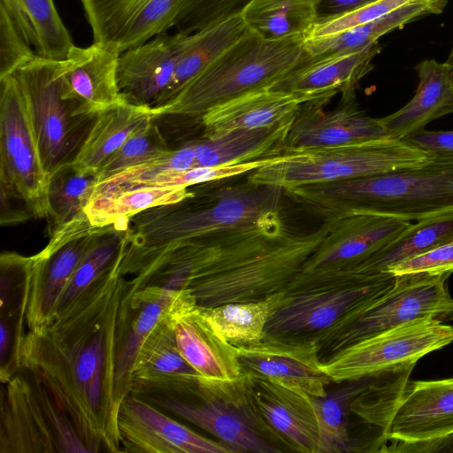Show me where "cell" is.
<instances>
[{"label":"cell","instance_id":"8d00e7d4","mask_svg":"<svg viewBox=\"0 0 453 453\" xmlns=\"http://www.w3.org/2000/svg\"><path fill=\"white\" fill-rule=\"evenodd\" d=\"M320 0H250L242 10L248 28L263 39H304L319 19Z\"/></svg>","mask_w":453,"mask_h":453},{"label":"cell","instance_id":"bcb514c9","mask_svg":"<svg viewBox=\"0 0 453 453\" xmlns=\"http://www.w3.org/2000/svg\"><path fill=\"white\" fill-rule=\"evenodd\" d=\"M35 55L7 12L0 7V79L12 74Z\"/></svg>","mask_w":453,"mask_h":453},{"label":"cell","instance_id":"b9f144b4","mask_svg":"<svg viewBox=\"0 0 453 453\" xmlns=\"http://www.w3.org/2000/svg\"><path fill=\"white\" fill-rule=\"evenodd\" d=\"M192 167H195V154L193 144L189 142L98 181L89 201L114 196L135 188H160L158 178L162 173Z\"/></svg>","mask_w":453,"mask_h":453},{"label":"cell","instance_id":"30bf717a","mask_svg":"<svg viewBox=\"0 0 453 453\" xmlns=\"http://www.w3.org/2000/svg\"><path fill=\"white\" fill-rule=\"evenodd\" d=\"M0 439L1 453L89 452L68 416L28 373L17 372L2 392Z\"/></svg>","mask_w":453,"mask_h":453},{"label":"cell","instance_id":"f35d334b","mask_svg":"<svg viewBox=\"0 0 453 453\" xmlns=\"http://www.w3.org/2000/svg\"><path fill=\"white\" fill-rule=\"evenodd\" d=\"M97 181V170H82L72 164L50 175L46 218L49 235L84 212Z\"/></svg>","mask_w":453,"mask_h":453},{"label":"cell","instance_id":"277c9868","mask_svg":"<svg viewBox=\"0 0 453 453\" xmlns=\"http://www.w3.org/2000/svg\"><path fill=\"white\" fill-rule=\"evenodd\" d=\"M257 231L230 246L187 286L199 306L250 302L284 293L327 233Z\"/></svg>","mask_w":453,"mask_h":453},{"label":"cell","instance_id":"74e56055","mask_svg":"<svg viewBox=\"0 0 453 453\" xmlns=\"http://www.w3.org/2000/svg\"><path fill=\"white\" fill-rule=\"evenodd\" d=\"M281 294L258 301L210 307L196 305L200 314L220 337L234 346L247 345L265 338L269 317Z\"/></svg>","mask_w":453,"mask_h":453},{"label":"cell","instance_id":"4316f807","mask_svg":"<svg viewBox=\"0 0 453 453\" xmlns=\"http://www.w3.org/2000/svg\"><path fill=\"white\" fill-rule=\"evenodd\" d=\"M250 376L260 411L291 451L318 453L319 426L309 395L269 379Z\"/></svg>","mask_w":453,"mask_h":453},{"label":"cell","instance_id":"5bb4252c","mask_svg":"<svg viewBox=\"0 0 453 453\" xmlns=\"http://www.w3.org/2000/svg\"><path fill=\"white\" fill-rule=\"evenodd\" d=\"M104 226H93L85 212L58 228L47 245L31 257L26 325L39 332L53 319L71 277Z\"/></svg>","mask_w":453,"mask_h":453},{"label":"cell","instance_id":"3957f363","mask_svg":"<svg viewBox=\"0 0 453 453\" xmlns=\"http://www.w3.org/2000/svg\"><path fill=\"white\" fill-rule=\"evenodd\" d=\"M285 194L325 219L370 213L417 222L453 211V154L382 174L296 187Z\"/></svg>","mask_w":453,"mask_h":453},{"label":"cell","instance_id":"2e32d148","mask_svg":"<svg viewBox=\"0 0 453 453\" xmlns=\"http://www.w3.org/2000/svg\"><path fill=\"white\" fill-rule=\"evenodd\" d=\"M394 282L395 276L385 273L359 283L284 292L269 317L265 336L318 334L332 326L357 302Z\"/></svg>","mask_w":453,"mask_h":453},{"label":"cell","instance_id":"f1b7e54d","mask_svg":"<svg viewBox=\"0 0 453 453\" xmlns=\"http://www.w3.org/2000/svg\"><path fill=\"white\" fill-rule=\"evenodd\" d=\"M380 50L377 42L359 50L310 58L271 88L303 93L337 91L341 100H355L360 81L372 70V60Z\"/></svg>","mask_w":453,"mask_h":453},{"label":"cell","instance_id":"5b68a950","mask_svg":"<svg viewBox=\"0 0 453 453\" xmlns=\"http://www.w3.org/2000/svg\"><path fill=\"white\" fill-rule=\"evenodd\" d=\"M304 39L269 41L250 29L191 80L166 104L150 108L155 119H201L211 109L246 94L271 88L310 57Z\"/></svg>","mask_w":453,"mask_h":453},{"label":"cell","instance_id":"ffe728a7","mask_svg":"<svg viewBox=\"0 0 453 453\" xmlns=\"http://www.w3.org/2000/svg\"><path fill=\"white\" fill-rule=\"evenodd\" d=\"M194 298L187 288L149 285L123 296L118 321L115 391L119 403L132 393L137 354L153 330L177 308Z\"/></svg>","mask_w":453,"mask_h":453},{"label":"cell","instance_id":"f907efd6","mask_svg":"<svg viewBox=\"0 0 453 453\" xmlns=\"http://www.w3.org/2000/svg\"><path fill=\"white\" fill-rule=\"evenodd\" d=\"M446 62L453 65V47L449 52V55L448 57V59L446 60Z\"/></svg>","mask_w":453,"mask_h":453},{"label":"cell","instance_id":"4fadbf2b","mask_svg":"<svg viewBox=\"0 0 453 453\" xmlns=\"http://www.w3.org/2000/svg\"><path fill=\"white\" fill-rule=\"evenodd\" d=\"M1 195L25 202L47 218V173L23 93L13 75L0 79Z\"/></svg>","mask_w":453,"mask_h":453},{"label":"cell","instance_id":"681fc988","mask_svg":"<svg viewBox=\"0 0 453 453\" xmlns=\"http://www.w3.org/2000/svg\"><path fill=\"white\" fill-rule=\"evenodd\" d=\"M377 1L379 0H320L319 19L344 14Z\"/></svg>","mask_w":453,"mask_h":453},{"label":"cell","instance_id":"484cf974","mask_svg":"<svg viewBox=\"0 0 453 453\" xmlns=\"http://www.w3.org/2000/svg\"><path fill=\"white\" fill-rule=\"evenodd\" d=\"M180 352L201 377L233 380L242 374L236 346L220 337L200 314L194 298L171 316Z\"/></svg>","mask_w":453,"mask_h":453},{"label":"cell","instance_id":"7402d4cb","mask_svg":"<svg viewBox=\"0 0 453 453\" xmlns=\"http://www.w3.org/2000/svg\"><path fill=\"white\" fill-rule=\"evenodd\" d=\"M172 314L153 330L141 347L132 372L131 395L185 398L201 377L179 350L171 323Z\"/></svg>","mask_w":453,"mask_h":453},{"label":"cell","instance_id":"ab89813d","mask_svg":"<svg viewBox=\"0 0 453 453\" xmlns=\"http://www.w3.org/2000/svg\"><path fill=\"white\" fill-rule=\"evenodd\" d=\"M194 195L192 188L153 187L122 192L114 196L89 201L84 212L98 227L131 219L149 209L174 203Z\"/></svg>","mask_w":453,"mask_h":453},{"label":"cell","instance_id":"603a6c76","mask_svg":"<svg viewBox=\"0 0 453 453\" xmlns=\"http://www.w3.org/2000/svg\"><path fill=\"white\" fill-rule=\"evenodd\" d=\"M187 35L164 33L120 53L117 78L126 102L154 104L173 79Z\"/></svg>","mask_w":453,"mask_h":453},{"label":"cell","instance_id":"9a60e30c","mask_svg":"<svg viewBox=\"0 0 453 453\" xmlns=\"http://www.w3.org/2000/svg\"><path fill=\"white\" fill-rule=\"evenodd\" d=\"M387 451H441L453 446V378L410 380L391 418Z\"/></svg>","mask_w":453,"mask_h":453},{"label":"cell","instance_id":"4dcf8cb0","mask_svg":"<svg viewBox=\"0 0 453 453\" xmlns=\"http://www.w3.org/2000/svg\"><path fill=\"white\" fill-rule=\"evenodd\" d=\"M238 13L188 35L173 79L150 108L170 102L191 80L214 62L248 30Z\"/></svg>","mask_w":453,"mask_h":453},{"label":"cell","instance_id":"cb8c5ba5","mask_svg":"<svg viewBox=\"0 0 453 453\" xmlns=\"http://www.w3.org/2000/svg\"><path fill=\"white\" fill-rule=\"evenodd\" d=\"M337 91L303 93L263 88L220 104L200 119L203 137L213 138L234 129H251L280 123L312 101H327Z\"/></svg>","mask_w":453,"mask_h":453},{"label":"cell","instance_id":"7bdbcfd3","mask_svg":"<svg viewBox=\"0 0 453 453\" xmlns=\"http://www.w3.org/2000/svg\"><path fill=\"white\" fill-rule=\"evenodd\" d=\"M170 150L156 123V119L152 118L135 130L97 169L98 181L130 166L163 155Z\"/></svg>","mask_w":453,"mask_h":453},{"label":"cell","instance_id":"d6a6232c","mask_svg":"<svg viewBox=\"0 0 453 453\" xmlns=\"http://www.w3.org/2000/svg\"><path fill=\"white\" fill-rule=\"evenodd\" d=\"M453 241V211L417 221L397 238L342 277L338 285L360 282L395 263Z\"/></svg>","mask_w":453,"mask_h":453},{"label":"cell","instance_id":"44dd1931","mask_svg":"<svg viewBox=\"0 0 453 453\" xmlns=\"http://www.w3.org/2000/svg\"><path fill=\"white\" fill-rule=\"evenodd\" d=\"M118 426L122 452L233 453L221 441L196 434L134 395L122 401Z\"/></svg>","mask_w":453,"mask_h":453},{"label":"cell","instance_id":"7dc6e473","mask_svg":"<svg viewBox=\"0 0 453 453\" xmlns=\"http://www.w3.org/2000/svg\"><path fill=\"white\" fill-rule=\"evenodd\" d=\"M385 273L393 276L414 273L450 275L453 273V241L391 265Z\"/></svg>","mask_w":453,"mask_h":453},{"label":"cell","instance_id":"8992f818","mask_svg":"<svg viewBox=\"0 0 453 453\" xmlns=\"http://www.w3.org/2000/svg\"><path fill=\"white\" fill-rule=\"evenodd\" d=\"M436 155L388 136L364 143L277 155L247 180L287 190L300 186L369 177L429 163Z\"/></svg>","mask_w":453,"mask_h":453},{"label":"cell","instance_id":"83f0119b","mask_svg":"<svg viewBox=\"0 0 453 453\" xmlns=\"http://www.w3.org/2000/svg\"><path fill=\"white\" fill-rule=\"evenodd\" d=\"M415 70L418 82L413 97L395 112L380 118L390 138L404 139L453 113V65L425 59Z\"/></svg>","mask_w":453,"mask_h":453},{"label":"cell","instance_id":"d4e9b609","mask_svg":"<svg viewBox=\"0 0 453 453\" xmlns=\"http://www.w3.org/2000/svg\"><path fill=\"white\" fill-rule=\"evenodd\" d=\"M119 55L116 49L99 42L85 48L73 45L62 60L64 96L79 102L88 115L125 102L117 78Z\"/></svg>","mask_w":453,"mask_h":453},{"label":"cell","instance_id":"f546056e","mask_svg":"<svg viewBox=\"0 0 453 453\" xmlns=\"http://www.w3.org/2000/svg\"><path fill=\"white\" fill-rule=\"evenodd\" d=\"M296 114L273 126L234 129L217 137L192 142L195 166L235 165L280 155Z\"/></svg>","mask_w":453,"mask_h":453},{"label":"cell","instance_id":"52a82bcc","mask_svg":"<svg viewBox=\"0 0 453 453\" xmlns=\"http://www.w3.org/2000/svg\"><path fill=\"white\" fill-rule=\"evenodd\" d=\"M449 275L395 276L393 285L374 291L349 308L332 326L313 334L321 360L368 336L407 322L453 317Z\"/></svg>","mask_w":453,"mask_h":453},{"label":"cell","instance_id":"7c38bea8","mask_svg":"<svg viewBox=\"0 0 453 453\" xmlns=\"http://www.w3.org/2000/svg\"><path fill=\"white\" fill-rule=\"evenodd\" d=\"M453 342V326L432 318L415 319L356 342L322 359L334 382H344L415 365Z\"/></svg>","mask_w":453,"mask_h":453},{"label":"cell","instance_id":"8fae6325","mask_svg":"<svg viewBox=\"0 0 453 453\" xmlns=\"http://www.w3.org/2000/svg\"><path fill=\"white\" fill-rule=\"evenodd\" d=\"M327 221V233L285 292L338 286L340 280L406 231L412 222L349 213Z\"/></svg>","mask_w":453,"mask_h":453},{"label":"cell","instance_id":"836d02e7","mask_svg":"<svg viewBox=\"0 0 453 453\" xmlns=\"http://www.w3.org/2000/svg\"><path fill=\"white\" fill-rule=\"evenodd\" d=\"M36 55L64 60L74 45L53 0H0Z\"/></svg>","mask_w":453,"mask_h":453},{"label":"cell","instance_id":"1f68e13d","mask_svg":"<svg viewBox=\"0 0 453 453\" xmlns=\"http://www.w3.org/2000/svg\"><path fill=\"white\" fill-rule=\"evenodd\" d=\"M449 0H411L388 14L337 34L304 39L310 58L359 50L377 42L385 34L403 27L427 14H440Z\"/></svg>","mask_w":453,"mask_h":453},{"label":"cell","instance_id":"d590c367","mask_svg":"<svg viewBox=\"0 0 453 453\" xmlns=\"http://www.w3.org/2000/svg\"><path fill=\"white\" fill-rule=\"evenodd\" d=\"M371 378L344 381L341 388L327 390L325 395H309L319 426L318 453L374 451L366 441L351 434L349 421L352 399Z\"/></svg>","mask_w":453,"mask_h":453},{"label":"cell","instance_id":"9c48e42d","mask_svg":"<svg viewBox=\"0 0 453 453\" xmlns=\"http://www.w3.org/2000/svg\"><path fill=\"white\" fill-rule=\"evenodd\" d=\"M25 97L42 160L49 175L71 165L96 115L64 96L62 60L35 55L12 74Z\"/></svg>","mask_w":453,"mask_h":453},{"label":"cell","instance_id":"ba28073f","mask_svg":"<svg viewBox=\"0 0 453 453\" xmlns=\"http://www.w3.org/2000/svg\"><path fill=\"white\" fill-rule=\"evenodd\" d=\"M152 402L207 431L233 453L291 451L260 411L245 372L233 380L200 377L188 396Z\"/></svg>","mask_w":453,"mask_h":453},{"label":"cell","instance_id":"d6986e66","mask_svg":"<svg viewBox=\"0 0 453 453\" xmlns=\"http://www.w3.org/2000/svg\"><path fill=\"white\" fill-rule=\"evenodd\" d=\"M326 103L312 101L300 107L280 154L348 147L388 136L380 118L366 115L357 108L355 100H341L336 109L324 111Z\"/></svg>","mask_w":453,"mask_h":453},{"label":"cell","instance_id":"6da1fadb","mask_svg":"<svg viewBox=\"0 0 453 453\" xmlns=\"http://www.w3.org/2000/svg\"><path fill=\"white\" fill-rule=\"evenodd\" d=\"M126 248L44 329L26 333L19 351L21 369L49 391L93 453L122 452L115 376Z\"/></svg>","mask_w":453,"mask_h":453},{"label":"cell","instance_id":"e0dca14e","mask_svg":"<svg viewBox=\"0 0 453 453\" xmlns=\"http://www.w3.org/2000/svg\"><path fill=\"white\" fill-rule=\"evenodd\" d=\"M242 372L269 379L287 387L320 396L331 379L320 368L321 358L313 334L265 338L236 346Z\"/></svg>","mask_w":453,"mask_h":453},{"label":"cell","instance_id":"c3c4849f","mask_svg":"<svg viewBox=\"0 0 453 453\" xmlns=\"http://www.w3.org/2000/svg\"><path fill=\"white\" fill-rule=\"evenodd\" d=\"M404 140L435 155L453 154V130L428 131L424 129L407 136Z\"/></svg>","mask_w":453,"mask_h":453},{"label":"cell","instance_id":"60d3db41","mask_svg":"<svg viewBox=\"0 0 453 453\" xmlns=\"http://www.w3.org/2000/svg\"><path fill=\"white\" fill-rule=\"evenodd\" d=\"M129 227L130 221H119L104 226L71 277L58 303L55 315L73 303L114 263L127 245Z\"/></svg>","mask_w":453,"mask_h":453},{"label":"cell","instance_id":"7a4b0ae2","mask_svg":"<svg viewBox=\"0 0 453 453\" xmlns=\"http://www.w3.org/2000/svg\"><path fill=\"white\" fill-rule=\"evenodd\" d=\"M193 190L188 198L149 209L131 219L120 265L124 276H135L157 258L192 241L234 232L286 228L281 188L246 180L206 193Z\"/></svg>","mask_w":453,"mask_h":453},{"label":"cell","instance_id":"ac0fdd59","mask_svg":"<svg viewBox=\"0 0 453 453\" xmlns=\"http://www.w3.org/2000/svg\"><path fill=\"white\" fill-rule=\"evenodd\" d=\"M188 0H81L99 42L122 53L165 33Z\"/></svg>","mask_w":453,"mask_h":453},{"label":"cell","instance_id":"ee69618b","mask_svg":"<svg viewBox=\"0 0 453 453\" xmlns=\"http://www.w3.org/2000/svg\"><path fill=\"white\" fill-rule=\"evenodd\" d=\"M250 0H188L174 27L177 32L190 35L241 13Z\"/></svg>","mask_w":453,"mask_h":453},{"label":"cell","instance_id":"f6af8a7d","mask_svg":"<svg viewBox=\"0 0 453 453\" xmlns=\"http://www.w3.org/2000/svg\"><path fill=\"white\" fill-rule=\"evenodd\" d=\"M411 0H379L344 14L318 19L304 39L326 36L379 19Z\"/></svg>","mask_w":453,"mask_h":453},{"label":"cell","instance_id":"e575fe53","mask_svg":"<svg viewBox=\"0 0 453 453\" xmlns=\"http://www.w3.org/2000/svg\"><path fill=\"white\" fill-rule=\"evenodd\" d=\"M152 118L149 107L126 101L100 111L72 165L82 170H97L135 130Z\"/></svg>","mask_w":453,"mask_h":453}]
</instances>
